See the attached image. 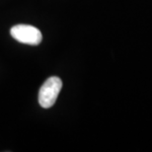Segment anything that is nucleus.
Returning a JSON list of instances; mask_svg holds the SVG:
<instances>
[{"label": "nucleus", "mask_w": 152, "mask_h": 152, "mask_svg": "<svg viewBox=\"0 0 152 152\" xmlns=\"http://www.w3.org/2000/svg\"><path fill=\"white\" fill-rule=\"evenodd\" d=\"M12 38L22 44L30 45H38L42 42V36L39 29L31 25L19 24L12 27L10 30Z\"/></svg>", "instance_id": "nucleus-2"}, {"label": "nucleus", "mask_w": 152, "mask_h": 152, "mask_svg": "<svg viewBox=\"0 0 152 152\" xmlns=\"http://www.w3.org/2000/svg\"><path fill=\"white\" fill-rule=\"evenodd\" d=\"M62 88V81L57 76L48 78L42 85L39 91V103L42 108L48 109L56 104L60 90Z\"/></svg>", "instance_id": "nucleus-1"}]
</instances>
